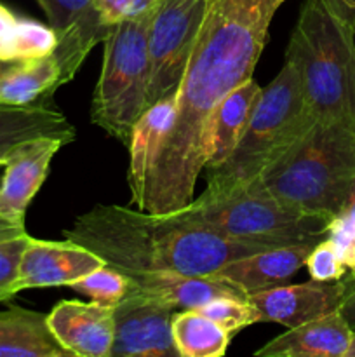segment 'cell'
Segmentation results:
<instances>
[{
  "mask_svg": "<svg viewBox=\"0 0 355 357\" xmlns=\"http://www.w3.org/2000/svg\"><path fill=\"white\" fill-rule=\"evenodd\" d=\"M209 0H164L148 31V107L176 94L197 44Z\"/></svg>",
  "mask_w": 355,
  "mask_h": 357,
  "instance_id": "obj_8",
  "label": "cell"
},
{
  "mask_svg": "<svg viewBox=\"0 0 355 357\" xmlns=\"http://www.w3.org/2000/svg\"><path fill=\"white\" fill-rule=\"evenodd\" d=\"M287 0H209L178 91L173 128L141 194V211L173 213L194 201L205 166V131L216 105L253 77L275 14Z\"/></svg>",
  "mask_w": 355,
  "mask_h": 357,
  "instance_id": "obj_1",
  "label": "cell"
},
{
  "mask_svg": "<svg viewBox=\"0 0 355 357\" xmlns=\"http://www.w3.org/2000/svg\"><path fill=\"white\" fill-rule=\"evenodd\" d=\"M354 330L340 310L322 317L287 328L254 351L260 357H345Z\"/></svg>",
  "mask_w": 355,
  "mask_h": 357,
  "instance_id": "obj_17",
  "label": "cell"
},
{
  "mask_svg": "<svg viewBox=\"0 0 355 357\" xmlns=\"http://www.w3.org/2000/svg\"><path fill=\"white\" fill-rule=\"evenodd\" d=\"M327 237L336 246L348 274L355 275V185L347 204L327 225Z\"/></svg>",
  "mask_w": 355,
  "mask_h": 357,
  "instance_id": "obj_27",
  "label": "cell"
},
{
  "mask_svg": "<svg viewBox=\"0 0 355 357\" xmlns=\"http://www.w3.org/2000/svg\"><path fill=\"white\" fill-rule=\"evenodd\" d=\"M28 237V234H23L10 239H0V302H7L17 295V267Z\"/></svg>",
  "mask_w": 355,
  "mask_h": 357,
  "instance_id": "obj_30",
  "label": "cell"
},
{
  "mask_svg": "<svg viewBox=\"0 0 355 357\" xmlns=\"http://www.w3.org/2000/svg\"><path fill=\"white\" fill-rule=\"evenodd\" d=\"M58 35L49 24L19 17L0 3V61H26L52 54Z\"/></svg>",
  "mask_w": 355,
  "mask_h": 357,
  "instance_id": "obj_23",
  "label": "cell"
},
{
  "mask_svg": "<svg viewBox=\"0 0 355 357\" xmlns=\"http://www.w3.org/2000/svg\"><path fill=\"white\" fill-rule=\"evenodd\" d=\"M341 20L355 26V0H324Z\"/></svg>",
  "mask_w": 355,
  "mask_h": 357,
  "instance_id": "obj_32",
  "label": "cell"
},
{
  "mask_svg": "<svg viewBox=\"0 0 355 357\" xmlns=\"http://www.w3.org/2000/svg\"><path fill=\"white\" fill-rule=\"evenodd\" d=\"M256 181L285 208L331 222L355 185V131L313 121Z\"/></svg>",
  "mask_w": 355,
  "mask_h": 357,
  "instance_id": "obj_3",
  "label": "cell"
},
{
  "mask_svg": "<svg viewBox=\"0 0 355 357\" xmlns=\"http://www.w3.org/2000/svg\"><path fill=\"white\" fill-rule=\"evenodd\" d=\"M49 330L72 357H110L113 307L63 300L47 314Z\"/></svg>",
  "mask_w": 355,
  "mask_h": 357,
  "instance_id": "obj_13",
  "label": "cell"
},
{
  "mask_svg": "<svg viewBox=\"0 0 355 357\" xmlns=\"http://www.w3.org/2000/svg\"><path fill=\"white\" fill-rule=\"evenodd\" d=\"M261 87L256 80H244L221 98L212 110L205 131V166L204 171L214 169L228 159L230 153L246 132L258 100Z\"/></svg>",
  "mask_w": 355,
  "mask_h": 357,
  "instance_id": "obj_18",
  "label": "cell"
},
{
  "mask_svg": "<svg viewBox=\"0 0 355 357\" xmlns=\"http://www.w3.org/2000/svg\"><path fill=\"white\" fill-rule=\"evenodd\" d=\"M232 333L197 309L176 310L173 338L180 357H221L232 342Z\"/></svg>",
  "mask_w": 355,
  "mask_h": 357,
  "instance_id": "obj_24",
  "label": "cell"
},
{
  "mask_svg": "<svg viewBox=\"0 0 355 357\" xmlns=\"http://www.w3.org/2000/svg\"><path fill=\"white\" fill-rule=\"evenodd\" d=\"M0 167H3V166H2V164H0Z\"/></svg>",
  "mask_w": 355,
  "mask_h": 357,
  "instance_id": "obj_36",
  "label": "cell"
},
{
  "mask_svg": "<svg viewBox=\"0 0 355 357\" xmlns=\"http://www.w3.org/2000/svg\"><path fill=\"white\" fill-rule=\"evenodd\" d=\"M68 288L80 295L89 296L90 300L101 305L117 307L134 289V282L129 274L104 264L70 284Z\"/></svg>",
  "mask_w": 355,
  "mask_h": 357,
  "instance_id": "obj_25",
  "label": "cell"
},
{
  "mask_svg": "<svg viewBox=\"0 0 355 357\" xmlns=\"http://www.w3.org/2000/svg\"><path fill=\"white\" fill-rule=\"evenodd\" d=\"M164 0H94L97 20L106 30L136 17L150 16L159 10Z\"/></svg>",
  "mask_w": 355,
  "mask_h": 357,
  "instance_id": "obj_29",
  "label": "cell"
},
{
  "mask_svg": "<svg viewBox=\"0 0 355 357\" xmlns=\"http://www.w3.org/2000/svg\"><path fill=\"white\" fill-rule=\"evenodd\" d=\"M63 236L125 274L209 275L230 261L275 248L256 241L228 239L180 222L169 213H148L120 204H96L77 216Z\"/></svg>",
  "mask_w": 355,
  "mask_h": 357,
  "instance_id": "obj_2",
  "label": "cell"
},
{
  "mask_svg": "<svg viewBox=\"0 0 355 357\" xmlns=\"http://www.w3.org/2000/svg\"><path fill=\"white\" fill-rule=\"evenodd\" d=\"M352 284V274L334 282L312 281L303 284H282L247 295L256 310L258 323H277L296 328L326 314L340 310Z\"/></svg>",
  "mask_w": 355,
  "mask_h": 357,
  "instance_id": "obj_10",
  "label": "cell"
},
{
  "mask_svg": "<svg viewBox=\"0 0 355 357\" xmlns=\"http://www.w3.org/2000/svg\"><path fill=\"white\" fill-rule=\"evenodd\" d=\"M104 261L72 241H42L28 237L17 267L16 293L24 289L70 286Z\"/></svg>",
  "mask_w": 355,
  "mask_h": 357,
  "instance_id": "obj_11",
  "label": "cell"
},
{
  "mask_svg": "<svg viewBox=\"0 0 355 357\" xmlns=\"http://www.w3.org/2000/svg\"><path fill=\"white\" fill-rule=\"evenodd\" d=\"M38 138L61 139L65 145L77 138V131L59 110L45 105L10 107L0 105V164L24 143Z\"/></svg>",
  "mask_w": 355,
  "mask_h": 357,
  "instance_id": "obj_20",
  "label": "cell"
},
{
  "mask_svg": "<svg viewBox=\"0 0 355 357\" xmlns=\"http://www.w3.org/2000/svg\"><path fill=\"white\" fill-rule=\"evenodd\" d=\"M345 357H355V331H354V333H352L350 345H348L347 354H345Z\"/></svg>",
  "mask_w": 355,
  "mask_h": 357,
  "instance_id": "obj_34",
  "label": "cell"
},
{
  "mask_svg": "<svg viewBox=\"0 0 355 357\" xmlns=\"http://www.w3.org/2000/svg\"><path fill=\"white\" fill-rule=\"evenodd\" d=\"M313 121L355 131V26L324 0H306L285 49Z\"/></svg>",
  "mask_w": 355,
  "mask_h": 357,
  "instance_id": "obj_4",
  "label": "cell"
},
{
  "mask_svg": "<svg viewBox=\"0 0 355 357\" xmlns=\"http://www.w3.org/2000/svg\"><path fill=\"white\" fill-rule=\"evenodd\" d=\"M14 63L16 61H0V75H3V73H6L7 70L14 65Z\"/></svg>",
  "mask_w": 355,
  "mask_h": 357,
  "instance_id": "obj_35",
  "label": "cell"
},
{
  "mask_svg": "<svg viewBox=\"0 0 355 357\" xmlns=\"http://www.w3.org/2000/svg\"><path fill=\"white\" fill-rule=\"evenodd\" d=\"M180 222L239 241L285 246L319 243L329 220L292 211L271 197L256 180L225 192L204 190L187 208L169 213Z\"/></svg>",
  "mask_w": 355,
  "mask_h": 357,
  "instance_id": "obj_5",
  "label": "cell"
},
{
  "mask_svg": "<svg viewBox=\"0 0 355 357\" xmlns=\"http://www.w3.org/2000/svg\"><path fill=\"white\" fill-rule=\"evenodd\" d=\"M315 244L298 243L256 251L230 261L212 275L239 286L246 295L287 284L296 272L305 267L306 258Z\"/></svg>",
  "mask_w": 355,
  "mask_h": 357,
  "instance_id": "obj_15",
  "label": "cell"
},
{
  "mask_svg": "<svg viewBox=\"0 0 355 357\" xmlns=\"http://www.w3.org/2000/svg\"><path fill=\"white\" fill-rule=\"evenodd\" d=\"M176 309L132 289L113 307L110 357H180L173 338Z\"/></svg>",
  "mask_w": 355,
  "mask_h": 357,
  "instance_id": "obj_9",
  "label": "cell"
},
{
  "mask_svg": "<svg viewBox=\"0 0 355 357\" xmlns=\"http://www.w3.org/2000/svg\"><path fill=\"white\" fill-rule=\"evenodd\" d=\"M340 314L345 317L348 324H350L352 330L355 331V275L352 274V284L348 289L347 296L343 298L340 305Z\"/></svg>",
  "mask_w": 355,
  "mask_h": 357,
  "instance_id": "obj_31",
  "label": "cell"
},
{
  "mask_svg": "<svg viewBox=\"0 0 355 357\" xmlns=\"http://www.w3.org/2000/svg\"><path fill=\"white\" fill-rule=\"evenodd\" d=\"M305 267L308 271L310 279L319 282L340 281L348 274V268L345 267L336 246L329 237H324L312 248Z\"/></svg>",
  "mask_w": 355,
  "mask_h": 357,
  "instance_id": "obj_28",
  "label": "cell"
},
{
  "mask_svg": "<svg viewBox=\"0 0 355 357\" xmlns=\"http://www.w3.org/2000/svg\"><path fill=\"white\" fill-rule=\"evenodd\" d=\"M65 143L56 138H38L24 143L3 162L0 181V216L24 223V215L44 185L52 159Z\"/></svg>",
  "mask_w": 355,
  "mask_h": 357,
  "instance_id": "obj_14",
  "label": "cell"
},
{
  "mask_svg": "<svg viewBox=\"0 0 355 357\" xmlns=\"http://www.w3.org/2000/svg\"><path fill=\"white\" fill-rule=\"evenodd\" d=\"M0 357H72L49 330L47 314L9 303L0 310Z\"/></svg>",
  "mask_w": 355,
  "mask_h": 357,
  "instance_id": "obj_21",
  "label": "cell"
},
{
  "mask_svg": "<svg viewBox=\"0 0 355 357\" xmlns=\"http://www.w3.org/2000/svg\"><path fill=\"white\" fill-rule=\"evenodd\" d=\"M312 122L296 68L285 61L281 72L261 89L246 132L228 159L214 169L204 171L205 190L225 192L253 183Z\"/></svg>",
  "mask_w": 355,
  "mask_h": 357,
  "instance_id": "obj_6",
  "label": "cell"
},
{
  "mask_svg": "<svg viewBox=\"0 0 355 357\" xmlns=\"http://www.w3.org/2000/svg\"><path fill=\"white\" fill-rule=\"evenodd\" d=\"M61 86V66L54 52L44 58L16 61L0 75V105H35Z\"/></svg>",
  "mask_w": 355,
  "mask_h": 357,
  "instance_id": "obj_22",
  "label": "cell"
},
{
  "mask_svg": "<svg viewBox=\"0 0 355 357\" xmlns=\"http://www.w3.org/2000/svg\"><path fill=\"white\" fill-rule=\"evenodd\" d=\"M153 16L122 21L103 40V65L93 91L90 121L125 146L148 108V31Z\"/></svg>",
  "mask_w": 355,
  "mask_h": 357,
  "instance_id": "obj_7",
  "label": "cell"
},
{
  "mask_svg": "<svg viewBox=\"0 0 355 357\" xmlns=\"http://www.w3.org/2000/svg\"><path fill=\"white\" fill-rule=\"evenodd\" d=\"M136 291L160 300L176 310L200 309L221 296L247 298L239 286L216 275H191L176 272H141L129 274Z\"/></svg>",
  "mask_w": 355,
  "mask_h": 357,
  "instance_id": "obj_16",
  "label": "cell"
},
{
  "mask_svg": "<svg viewBox=\"0 0 355 357\" xmlns=\"http://www.w3.org/2000/svg\"><path fill=\"white\" fill-rule=\"evenodd\" d=\"M178 93L162 98L150 105L132 129L129 142V171L127 183L131 190V202L141 194L146 180L150 176L153 164L159 157L160 149L173 128L176 114Z\"/></svg>",
  "mask_w": 355,
  "mask_h": 357,
  "instance_id": "obj_19",
  "label": "cell"
},
{
  "mask_svg": "<svg viewBox=\"0 0 355 357\" xmlns=\"http://www.w3.org/2000/svg\"><path fill=\"white\" fill-rule=\"evenodd\" d=\"M44 10L49 26L58 35L54 56L61 66V84H68L93 47L108 31L97 20L94 0H35Z\"/></svg>",
  "mask_w": 355,
  "mask_h": 357,
  "instance_id": "obj_12",
  "label": "cell"
},
{
  "mask_svg": "<svg viewBox=\"0 0 355 357\" xmlns=\"http://www.w3.org/2000/svg\"><path fill=\"white\" fill-rule=\"evenodd\" d=\"M23 234H26L24 223L13 222V220L0 216V239H10V237L23 236Z\"/></svg>",
  "mask_w": 355,
  "mask_h": 357,
  "instance_id": "obj_33",
  "label": "cell"
},
{
  "mask_svg": "<svg viewBox=\"0 0 355 357\" xmlns=\"http://www.w3.org/2000/svg\"><path fill=\"white\" fill-rule=\"evenodd\" d=\"M202 314L214 319L219 326L225 328L228 333L235 335L244 328H249L258 323L256 310L253 309L247 298H233V296H221L200 307Z\"/></svg>",
  "mask_w": 355,
  "mask_h": 357,
  "instance_id": "obj_26",
  "label": "cell"
}]
</instances>
